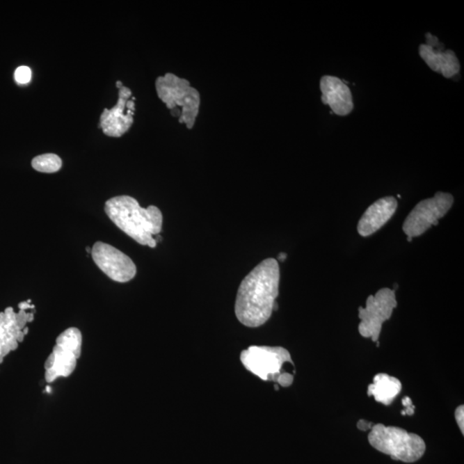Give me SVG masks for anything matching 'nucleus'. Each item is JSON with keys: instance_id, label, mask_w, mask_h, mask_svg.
Instances as JSON below:
<instances>
[{"instance_id": "nucleus-20", "label": "nucleus", "mask_w": 464, "mask_h": 464, "mask_svg": "<svg viewBox=\"0 0 464 464\" xmlns=\"http://www.w3.org/2000/svg\"><path fill=\"white\" fill-rule=\"evenodd\" d=\"M374 426V423L368 422L365 421V419H360V421L357 424L358 429H359L360 431H365H365L371 430Z\"/></svg>"}, {"instance_id": "nucleus-25", "label": "nucleus", "mask_w": 464, "mask_h": 464, "mask_svg": "<svg viewBox=\"0 0 464 464\" xmlns=\"http://www.w3.org/2000/svg\"><path fill=\"white\" fill-rule=\"evenodd\" d=\"M407 240L408 241V242H411V241L413 240V239H412V237H408Z\"/></svg>"}, {"instance_id": "nucleus-3", "label": "nucleus", "mask_w": 464, "mask_h": 464, "mask_svg": "<svg viewBox=\"0 0 464 464\" xmlns=\"http://www.w3.org/2000/svg\"><path fill=\"white\" fill-rule=\"evenodd\" d=\"M156 90L160 100L166 104L178 122L192 129L200 107L199 91L187 79L168 72L156 80Z\"/></svg>"}, {"instance_id": "nucleus-18", "label": "nucleus", "mask_w": 464, "mask_h": 464, "mask_svg": "<svg viewBox=\"0 0 464 464\" xmlns=\"http://www.w3.org/2000/svg\"><path fill=\"white\" fill-rule=\"evenodd\" d=\"M403 404L405 408V410L401 413L403 415H412L415 413V406L413 405L412 401L409 397H404L403 399Z\"/></svg>"}, {"instance_id": "nucleus-24", "label": "nucleus", "mask_w": 464, "mask_h": 464, "mask_svg": "<svg viewBox=\"0 0 464 464\" xmlns=\"http://www.w3.org/2000/svg\"><path fill=\"white\" fill-rule=\"evenodd\" d=\"M47 392H51V387L47 386Z\"/></svg>"}, {"instance_id": "nucleus-9", "label": "nucleus", "mask_w": 464, "mask_h": 464, "mask_svg": "<svg viewBox=\"0 0 464 464\" xmlns=\"http://www.w3.org/2000/svg\"><path fill=\"white\" fill-rule=\"evenodd\" d=\"M91 255L98 268L117 282H129L136 275V266L131 259L111 244L97 242L91 248Z\"/></svg>"}, {"instance_id": "nucleus-2", "label": "nucleus", "mask_w": 464, "mask_h": 464, "mask_svg": "<svg viewBox=\"0 0 464 464\" xmlns=\"http://www.w3.org/2000/svg\"><path fill=\"white\" fill-rule=\"evenodd\" d=\"M105 213L117 227L141 246L156 248L162 230L163 214L159 207L143 208L138 200L127 195L116 196L105 203Z\"/></svg>"}, {"instance_id": "nucleus-10", "label": "nucleus", "mask_w": 464, "mask_h": 464, "mask_svg": "<svg viewBox=\"0 0 464 464\" xmlns=\"http://www.w3.org/2000/svg\"><path fill=\"white\" fill-rule=\"evenodd\" d=\"M119 88V98L111 109H105L100 117V127L109 137L119 138L127 133L134 124L135 98H131L129 88L122 82L116 83Z\"/></svg>"}, {"instance_id": "nucleus-21", "label": "nucleus", "mask_w": 464, "mask_h": 464, "mask_svg": "<svg viewBox=\"0 0 464 464\" xmlns=\"http://www.w3.org/2000/svg\"><path fill=\"white\" fill-rule=\"evenodd\" d=\"M18 308H19V310H26L28 309H35V305H31L28 301L21 302L20 304L18 305Z\"/></svg>"}, {"instance_id": "nucleus-16", "label": "nucleus", "mask_w": 464, "mask_h": 464, "mask_svg": "<svg viewBox=\"0 0 464 464\" xmlns=\"http://www.w3.org/2000/svg\"><path fill=\"white\" fill-rule=\"evenodd\" d=\"M32 167L39 173H56L60 170L62 167V160L56 154L53 153H47L33 159Z\"/></svg>"}, {"instance_id": "nucleus-15", "label": "nucleus", "mask_w": 464, "mask_h": 464, "mask_svg": "<svg viewBox=\"0 0 464 464\" xmlns=\"http://www.w3.org/2000/svg\"><path fill=\"white\" fill-rule=\"evenodd\" d=\"M401 390V383L399 379L388 374H379L376 375L374 382L368 387L369 397H374L379 403L389 405L393 403Z\"/></svg>"}, {"instance_id": "nucleus-14", "label": "nucleus", "mask_w": 464, "mask_h": 464, "mask_svg": "<svg viewBox=\"0 0 464 464\" xmlns=\"http://www.w3.org/2000/svg\"><path fill=\"white\" fill-rule=\"evenodd\" d=\"M24 336L13 307L0 312V364L5 357L18 348V343L24 341Z\"/></svg>"}, {"instance_id": "nucleus-8", "label": "nucleus", "mask_w": 464, "mask_h": 464, "mask_svg": "<svg viewBox=\"0 0 464 464\" xmlns=\"http://www.w3.org/2000/svg\"><path fill=\"white\" fill-rule=\"evenodd\" d=\"M454 203V197L449 193L437 192L432 198L422 200L415 207L405 219L403 230L407 237H419L425 233L447 214Z\"/></svg>"}, {"instance_id": "nucleus-12", "label": "nucleus", "mask_w": 464, "mask_h": 464, "mask_svg": "<svg viewBox=\"0 0 464 464\" xmlns=\"http://www.w3.org/2000/svg\"><path fill=\"white\" fill-rule=\"evenodd\" d=\"M321 102L330 106L335 115L346 116L353 109L352 93L342 79L334 76H323L321 79Z\"/></svg>"}, {"instance_id": "nucleus-7", "label": "nucleus", "mask_w": 464, "mask_h": 464, "mask_svg": "<svg viewBox=\"0 0 464 464\" xmlns=\"http://www.w3.org/2000/svg\"><path fill=\"white\" fill-rule=\"evenodd\" d=\"M397 306L396 294L390 288H382L374 296H369L367 305L359 309L360 335L378 342L383 324L392 317Z\"/></svg>"}, {"instance_id": "nucleus-23", "label": "nucleus", "mask_w": 464, "mask_h": 464, "mask_svg": "<svg viewBox=\"0 0 464 464\" xmlns=\"http://www.w3.org/2000/svg\"><path fill=\"white\" fill-rule=\"evenodd\" d=\"M86 250H87L88 253H91V248H90L88 247L86 248Z\"/></svg>"}, {"instance_id": "nucleus-1", "label": "nucleus", "mask_w": 464, "mask_h": 464, "mask_svg": "<svg viewBox=\"0 0 464 464\" xmlns=\"http://www.w3.org/2000/svg\"><path fill=\"white\" fill-rule=\"evenodd\" d=\"M280 266L273 258L255 266L240 284L235 305L237 319L248 328H257L272 316L279 295Z\"/></svg>"}, {"instance_id": "nucleus-6", "label": "nucleus", "mask_w": 464, "mask_h": 464, "mask_svg": "<svg viewBox=\"0 0 464 464\" xmlns=\"http://www.w3.org/2000/svg\"><path fill=\"white\" fill-rule=\"evenodd\" d=\"M241 362L248 371L263 381L278 383L284 372L285 365L292 362L291 354L281 346H252L243 350L240 355Z\"/></svg>"}, {"instance_id": "nucleus-11", "label": "nucleus", "mask_w": 464, "mask_h": 464, "mask_svg": "<svg viewBox=\"0 0 464 464\" xmlns=\"http://www.w3.org/2000/svg\"><path fill=\"white\" fill-rule=\"evenodd\" d=\"M427 43L419 47V56L433 72L440 73L445 78L450 79L458 74L460 63L452 50L436 49L437 38L427 33Z\"/></svg>"}, {"instance_id": "nucleus-13", "label": "nucleus", "mask_w": 464, "mask_h": 464, "mask_svg": "<svg viewBox=\"0 0 464 464\" xmlns=\"http://www.w3.org/2000/svg\"><path fill=\"white\" fill-rule=\"evenodd\" d=\"M397 206V200L392 196L383 197L371 204L358 223V232L364 237L377 232L392 218Z\"/></svg>"}, {"instance_id": "nucleus-4", "label": "nucleus", "mask_w": 464, "mask_h": 464, "mask_svg": "<svg viewBox=\"0 0 464 464\" xmlns=\"http://www.w3.org/2000/svg\"><path fill=\"white\" fill-rule=\"evenodd\" d=\"M368 440L376 450L389 455L396 461L415 463L421 459L426 451L425 442L417 434L383 424L372 427Z\"/></svg>"}, {"instance_id": "nucleus-19", "label": "nucleus", "mask_w": 464, "mask_h": 464, "mask_svg": "<svg viewBox=\"0 0 464 464\" xmlns=\"http://www.w3.org/2000/svg\"><path fill=\"white\" fill-rule=\"evenodd\" d=\"M463 415H464V410H463V406H459L458 408L456 409L455 411V418L456 423H458V425L459 426L460 430H461L462 433L463 434L464 430H463Z\"/></svg>"}, {"instance_id": "nucleus-22", "label": "nucleus", "mask_w": 464, "mask_h": 464, "mask_svg": "<svg viewBox=\"0 0 464 464\" xmlns=\"http://www.w3.org/2000/svg\"><path fill=\"white\" fill-rule=\"evenodd\" d=\"M287 257V255L286 253H283V252L282 253H280L279 255H278V259H279L280 262H284L286 260Z\"/></svg>"}, {"instance_id": "nucleus-17", "label": "nucleus", "mask_w": 464, "mask_h": 464, "mask_svg": "<svg viewBox=\"0 0 464 464\" xmlns=\"http://www.w3.org/2000/svg\"><path fill=\"white\" fill-rule=\"evenodd\" d=\"M32 72L31 68L28 67H18L15 72V79L20 85H26L31 80Z\"/></svg>"}, {"instance_id": "nucleus-5", "label": "nucleus", "mask_w": 464, "mask_h": 464, "mask_svg": "<svg viewBox=\"0 0 464 464\" xmlns=\"http://www.w3.org/2000/svg\"><path fill=\"white\" fill-rule=\"evenodd\" d=\"M82 342L81 331L77 328H69L58 336L56 344L44 364L47 383L73 374L81 356Z\"/></svg>"}]
</instances>
